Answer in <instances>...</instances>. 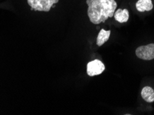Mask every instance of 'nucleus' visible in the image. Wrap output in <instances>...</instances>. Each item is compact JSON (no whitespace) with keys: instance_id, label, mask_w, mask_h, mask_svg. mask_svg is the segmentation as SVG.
I'll return each instance as SVG.
<instances>
[{"instance_id":"20e7f679","label":"nucleus","mask_w":154,"mask_h":115,"mask_svg":"<svg viewBox=\"0 0 154 115\" xmlns=\"http://www.w3.org/2000/svg\"><path fill=\"white\" fill-rule=\"evenodd\" d=\"M105 65L101 61L94 59L88 62L87 64V74L90 76L99 75L105 70Z\"/></svg>"},{"instance_id":"7ed1b4c3","label":"nucleus","mask_w":154,"mask_h":115,"mask_svg":"<svg viewBox=\"0 0 154 115\" xmlns=\"http://www.w3.org/2000/svg\"><path fill=\"white\" fill-rule=\"evenodd\" d=\"M135 55L139 59L149 61L154 59V44H149L146 46H141L136 49Z\"/></svg>"},{"instance_id":"f03ea898","label":"nucleus","mask_w":154,"mask_h":115,"mask_svg":"<svg viewBox=\"0 0 154 115\" xmlns=\"http://www.w3.org/2000/svg\"><path fill=\"white\" fill-rule=\"evenodd\" d=\"M59 0H27V4L31 10L49 12Z\"/></svg>"},{"instance_id":"39448f33","label":"nucleus","mask_w":154,"mask_h":115,"mask_svg":"<svg viewBox=\"0 0 154 115\" xmlns=\"http://www.w3.org/2000/svg\"><path fill=\"white\" fill-rule=\"evenodd\" d=\"M113 17H114L115 19L119 23H126L129 19V12L127 9L119 8L117 10H115Z\"/></svg>"},{"instance_id":"f257e3e1","label":"nucleus","mask_w":154,"mask_h":115,"mask_svg":"<svg viewBox=\"0 0 154 115\" xmlns=\"http://www.w3.org/2000/svg\"><path fill=\"white\" fill-rule=\"evenodd\" d=\"M86 4L90 21L96 25L114 16L117 7L115 0H86Z\"/></svg>"},{"instance_id":"423d86ee","label":"nucleus","mask_w":154,"mask_h":115,"mask_svg":"<svg viewBox=\"0 0 154 115\" xmlns=\"http://www.w3.org/2000/svg\"><path fill=\"white\" fill-rule=\"evenodd\" d=\"M135 7L140 13L150 11L153 8L152 0H138L135 4Z\"/></svg>"},{"instance_id":"0eeeda50","label":"nucleus","mask_w":154,"mask_h":115,"mask_svg":"<svg viewBox=\"0 0 154 115\" xmlns=\"http://www.w3.org/2000/svg\"><path fill=\"white\" fill-rule=\"evenodd\" d=\"M110 33L111 31L109 30H106L104 29H101V30L99 31V35L97 36V45L98 46H101L105 44V43L108 41L109 39Z\"/></svg>"},{"instance_id":"6e6552de","label":"nucleus","mask_w":154,"mask_h":115,"mask_svg":"<svg viewBox=\"0 0 154 115\" xmlns=\"http://www.w3.org/2000/svg\"><path fill=\"white\" fill-rule=\"evenodd\" d=\"M141 96L148 103L154 102V90L149 86L144 87L141 92Z\"/></svg>"}]
</instances>
